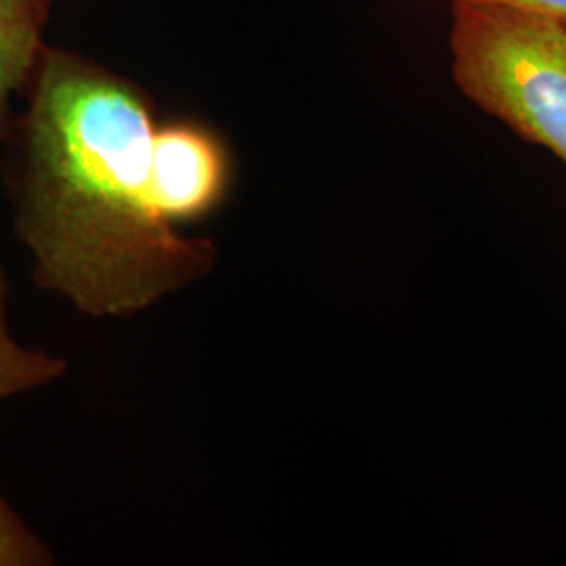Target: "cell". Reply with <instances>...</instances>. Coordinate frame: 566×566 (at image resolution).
Returning a JSON list of instances; mask_svg holds the SVG:
<instances>
[{
  "instance_id": "52a82bcc",
  "label": "cell",
  "mask_w": 566,
  "mask_h": 566,
  "mask_svg": "<svg viewBox=\"0 0 566 566\" xmlns=\"http://www.w3.org/2000/svg\"><path fill=\"white\" fill-rule=\"evenodd\" d=\"M474 2H493L510 9H518L546 20L556 21L566 28V0H474Z\"/></svg>"
},
{
  "instance_id": "5b68a950",
  "label": "cell",
  "mask_w": 566,
  "mask_h": 566,
  "mask_svg": "<svg viewBox=\"0 0 566 566\" xmlns=\"http://www.w3.org/2000/svg\"><path fill=\"white\" fill-rule=\"evenodd\" d=\"M36 51L34 20L0 15V135L11 95L20 88Z\"/></svg>"
},
{
  "instance_id": "277c9868",
  "label": "cell",
  "mask_w": 566,
  "mask_h": 566,
  "mask_svg": "<svg viewBox=\"0 0 566 566\" xmlns=\"http://www.w3.org/2000/svg\"><path fill=\"white\" fill-rule=\"evenodd\" d=\"M11 283L0 264V401L51 385L65 374V364L36 348L18 343L9 329Z\"/></svg>"
},
{
  "instance_id": "ba28073f",
  "label": "cell",
  "mask_w": 566,
  "mask_h": 566,
  "mask_svg": "<svg viewBox=\"0 0 566 566\" xmlns=\"http://www.w3.org/2000/svg\"><path fill=\"white\" fill-rule=\"evenodd\" d=\"M36 0H0V15L34 20Z\"/></svg>"
},
{
  "instance_id": "6da1fadb",
  "label": "cell",
  "mask_w": 566,
  "mask_h": 566,
  "mask_svg": "<svg viewBox=\"0 0 566 566\" xmlns=\"http://www.w3.org/2000/svg\"><path fill=\"white\" fill-rule=\"evenodd\" d=\"M154 122L142 97L72 61H46L21 128L15 233L32 275L95 317H124L212 271L151 202Z\"/></svg>"
},
{
  "instance_id": "3957f363",
  "label": "cell",
  "mask_w": 566,
  "mask_h": 566,
  "mask_svg": "<svg viewBox=\"0 0 566 566\" xmlns=\"http://www.w3.org/2000/svg\"><path fill=\"white\" fill-rule=\"evenodd\" d=\"M227 187V154L212 133L189 122L154 130L149 191L166 223H198L210 217L223 203Z\"/></svg>"
},
{
  "instance_id": "8992f818",
  "label": "cell",
  "mask_w": 566,
  "mask_h": 566,
  "mask_svg": "<svg viewBox=\"0 0 566 566\" xmlns=\"http://www.w3.org/2000/svg\"><path fill=\"white\" fill-rule=\"evenodd\" d=\"M51 554L0 495V566L51 565Z\"/></svg>"
},
{
  "instance_id": "7a4b0ae2",
  "label": "cell",
  "mask_w": 566,
  "mask_h": 566,
  "mask_svg": "<svg viewBox=\"0 0 566 566\" xmlns=\"http://www.w3.org/2000/svg\"><path fill=\"white\" fill-rule=\"evenodd\" d=\"M451 76L465 99L566 166V28L493 2L451 0Z\"/></svg>"
}]
</instances>
